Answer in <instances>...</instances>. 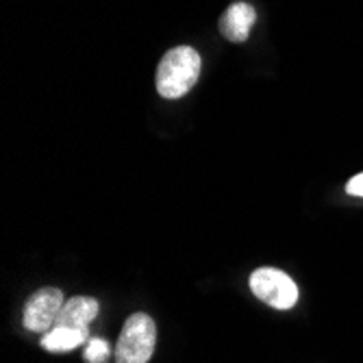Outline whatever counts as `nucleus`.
I'll return each instance as SVG.
<instances>
[{
    "mask_svg": "<svg viewBox=\"0 0 363 363\" xmlns=\"http://www.w3.org/2000/svg\"><path fill=\"white\" fill-rule=\"evenodd\" d=\"M201 55L191 46H177L163 55L157 68V91L163 98L185 96L201 77Z\"/></svg>",
    "mask_w": 363,
    "mask_h": 363,
    "instance_id": "1",
    "label": "nucleus"
},
{
    "mask_svg": "<svg viewBox=\"0 0 363 363\" xmlns=\"http://www.w3.org/2000/svg\"><path fill=\"white\" fill-rule=\"evenodd\" d=\"M157 344L155 320L146 313H133L122 326L116 346V363H148Z\"/></svg>",
    "mask_w": 363,
    "mask_h": 363,
    "instance_id": "2",
    "label": "nucleus"
},
{
    "mask_svg": "<svg viewBox=\"0 0 363 363\" xmlns=\"http://www.w3.org/2000/svg\"><path fill=\"white\" fill-rule=\"evenodd\" d=\"M250 289L261 303H266L279 311L291 309L298 303V287L283 270L259 268L250 274Z\"/></svg>",
    "mask_w": 363,
    "mask_h": 363,
    "instance_id": "3",
    "label": "nucleus"
},
{
    "mask_svg": "<svg viewBox=\"0 0 363 363\" xmlns=\"http://www.w3.org/2000/svg\"><path fill=\"white\" fill-rule=\"evenodd\" d=\"M63 294L57 287H42L30 296L24 307V326L33 333H48L63 307Z\"/></svg>",
    "mask_w": 363,
    "mask_h": 363,
    "instance_id": "4",
    "label": "nucleus"
},
{
    "mask_svg": "<svg viewBox=\"0 0 363 363\" xmlns=\"http://www.w3.org/2000/svg\"><path fill=\"white\" fill-rule=\"evenodd\" d=\"M255 22H257V11L248 3H233L220 18V30L228 42L242 44L248 40Z\"/></svg>",
    "mask_w": 363,
    "mask_h": 363,
    "instance_id": "5",
    "label": "nucleus"
},
{
    "mask_svg": "<svg viewBox=\"0 0 363 363\" xmlns=\"http://www.w3.org/2000/svg\"><path fill=\"white\" fill-rule=\"evenodd\" d=\"M98 311H101V305H98L96 298H89V296H74L68 303H63L55 326L87 328V324L96 320Z\"/></svg>",
    "mask_w": 363,
    "mask_h": 363,
    "instance_id": "6",
    "label": "nucleus"
},
{
    "mask_svg": "<svg viewBox=\"0 0 363 363\" xmlns=\"http://www.w3.org/2000/svg\"><path fill=\"white\" fill-rule=\"evenodd\" d=\"M89 340L87 328H70V326H52L42 337V348L48 352H68L83 346Z\"/></svg>",
    "mask_w": 363,
    "mask_h": 363,
    "instance_id": "7",
    "label": "nucleus"
},
{
    "mask_svg": "<svg viewBox=\"0 0 363 363\" xmlns=\"http://www.w3.org/2000/svg\"><path fill=\"white\" fill-rule=\"evenodd\" d=\"M109 357V344L105 340H89L85 348V361L87 363H107Z\"/></svg>",
    "mask_w": 363,
    "mask_h": 363,
    "instance_id": "8",
    "label": "nucleus"
},
{
    "mask_svg": "<svg viewBox=\"0 0 363 363\" xmlns=\"http://www.w3.org/2000/svg\"><path fill=\"white\" fill-rule=\"evenodd\" d=\"M346 191H348L350 196H361V198H363V172L357 174V177H352V179L348 181Z\"/></svg>",
    "mask_w": 363,
    "mask_h": 363,
    "instance_id": "9",
    "label": "nucleus"
}]
</instances>
